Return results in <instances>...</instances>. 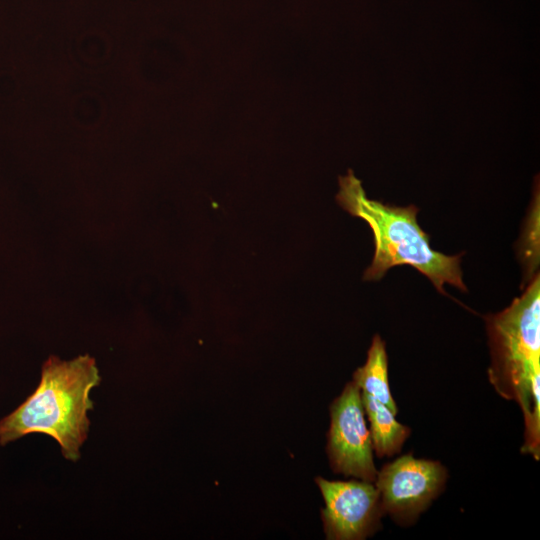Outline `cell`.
Wrapping results in <instances>:
<instances>
[{
    "label": "cell",
    "mask_w": 540,
    "mask_h": 540,
    "mask_svg": "<svg viewBox=\"0 0 540 540\" xmlns=\"http://www.w3.org/2000/svg\"><path fill=\"white\" fill-rule=\"evenodd\" d=\"M100 382L95 360L89 355L70 361L50 357L43 364L36 390L0 420V445L42 433L59 444L65 459L77 461L89 432L90 393Z\"/></svg>",
    "instance_id": "cell-1"
},
{
    "label": "cell",
    "mask_w": 540,
    "mask_h": 540,
    "mask_svg": "<svg viewBox=\"0 0 540 540\" xmlns=\"http://www.w3.org/2000/svg\"><path fill=\"white\" fill-rule=\"evenodd\" d=\"M492 353L489 381L524 415L522 453L540 456V281L537 275L509 307L487 319Z\"/></svg>",
    "instance_id": "cell-2"
},
{
    "label": "cell",
    "mask_w": 540,
    "mask_h": 540,
    "mask_svg": "<svg viewBox=\"0 0 540 540\" xmlns=\"http://www.w3.org/2000/svg\"><path fill=\"white\" fill-rule=\"evenodd\" d=\"M339 184V205L365 220L374 235V257L364 273L365 280H379L392 267L410 265L429 278L443 294L446 283L466 290L460 268L461 255L450 256L432 248L429 236L417 222L416 206L397 207L369 199L352 172L340 177Z\"/></svg>",
    "instance_id": "cell-3"
},
{
    "label": "cell",
    "mask_w": 540,
    "mask_h": 540,
    "mask_svg": "<svg viewBox=\"0 0 540 540\" xmlns=\"http://www.w3.org/2000/svg\"><path fill=\"white\" fill-rule=\"evenodd\" d=\"M330 416L327 454L331 468L335 473L374 482L378 471L374 466L361 390L355 382L347 383L332 402Z\"/></svg>",
    "instance_id": "cell-4"
},
{
    "label": "cell",
    "mask_w": 540,
    "mask_h": 540,
    "mask_svg": "<svg viewBox=\"0 0 540 540\" xmlns=\"http://www.w3.org/2000/svg\"><path fill=\"white\" fill-rule=\"evenodd\" d=\"M446 478V469L440 462L406 454L384 465L374 482L383 513L409 523L439 495Z\"/></svg>",
    "instance_id": "cell-5"
},
{
    "label": "cell",
    "mask_w": 540,
    "mask_h": 540,
    "mask_svg": "<svg viewBox=\"0 0 540 540\" xmlns=\"http://www.w3.org/2000/svg\"><path fill=\"white\" fill-rule=\"evenodd\" d=\"M316 483L325 501L321 515L327 539L361 540L379 527L383 511L373 482L317 477Z\"/></svg>",
    "instance_id": "cell-6"
},
{
    "label": "cell",
    "mask_w": 540,
    "mask_h": 540,
    "mask_svg": "<svg viewBox=\"0 0 540 540\" xmlns=\"http://www.w3.org/2000/svg\"><path fill=\"white\" fill-rule=\"evenodd\" d=\"M364 412L370 422L372 446L378 457L393 456L401 450L410 428L399 423L395 414L383 403L361 392Z\"/></svg>",
    "instance_id": "cell-7"
},
{
    "label": "cell",
    "mask_w": 540,
    "mask_h": 540,
    "mask_svg": "<svg viewBox=\"0 0 540 540\" xmlns=\"http://www.w3.org/2000/svg\"><path fill=\"white\" fill-rule=\"evenodd\" d=\"M353 382L366 393L386 405L395 415L397 405L388 382V360L385 343L379 335L373 337L366 363L353 374Z\"/></svg>",
    "instance_id": "cell-8"
}]
</instances>
